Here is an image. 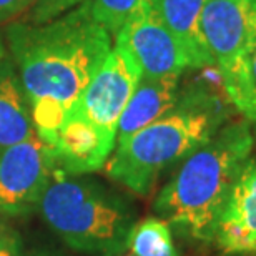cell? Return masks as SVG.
Here are the masks:
<instances>
[{
	"mask_svg": "<svg viewBox=\"0 0 256 256\" xmlns=\"http://www.w3.org/2000/svg\"><path fill=\"white\" fill-rule=\"evenodd\" d=\"M254 133L246 120L223 125L212 140L182 162L162 188L153 212L196 242L212 243L214 224L252 158Z\"/></svg>",
	"mask_w": 256,
	"mask_h": 256,
	"instance_id": "3957f363",
	"label": "cell"
},
{
	"mask_svg": "<svg viewBox=\"0 0 256 256\" xmlns=\"http://www.w3.org/2000/svg\"><path fill=\"white\" fill-rule=\"evenodd\" d=\"M202 34L222 74L230 105L256 124V80L252 57L256 48V0H208Z\"/></svg>",
	"mask_w": 256,
	"mask_h": 256,
	"instance_id": "5b68a950",
	"label": "cell"
},
{
	"mask_svg": "<svg viewBox=\"0 0 256 256\" xmlns=\"http://www.w3.org/2000/svg\"><path fill=\"white\" fill-rule=\"evenodd\" d=\"M180 76H143L125 106L116 126V142L132 136L163 115L180 98Z\"/></svg>",
	"mask_w": 256,
	"mask_h": 256,
	"instance_id": "8fae6325",
	"label": "cell"
},
{
	"mask_svg": "<svg viewBox=\"0 0 256 256\" xmlns=\"http://www.w3.org/2000/svg\"><path fill=\"white\" fill-rule=\"evenodd\" d=\"M35 133L47 143L112 50L110 32L88 0L57 18L15 22L5 30Z\"/></svg>",
	"mask_w": 256,
	"mask_h": 256,
	"instance_id": "6da1fadb",
	"label": "cell"
},
{
	"mask_svg": "<svg viewBox=\"0 0 256 256\" xmlns=\"http://www.w3.org/2000/svg\"><path fill=\"white\" fill-rule=\"evenodd\" d=\"M5 58V44H4V37L0 34V62Z\"/></svg>",
	"mask_w": 256,
	"mask_h": 256,
	"instance_id": "d6986e66",
	"label": "cell"
},
{
	"mask_svg": "<svg viewBox=\"0 0 256 256\" xmlns=\"http://www.w3.org/2000/svg\"><path fill=\"white\" fill-rule=\"evenodd\" d=\"M208 0H153L168 30L185 54L190 68L216 65L202 34V14Z\"/></svg>",
	"mask_w": 256,
	"mask_h": 256,
	"instance_id": "7c38bea8",
	"label": "cell"
},
{
	"mask_svg": "<svg viewBox=\"0 0 256 256\" xmlns=\"http://www.w3.org/2000/svg\"><path fill=\"white\" fill-rule=\"evenodd\" d=\"M200 76L180 92L173 108L116 145L105 163L112 180L138 196H148L168 168L185 160L216 135L230 116L222 74L204 65Z\"/></svg>",
	"mask_w": 256,
	"mask_h": 256,
	"instance_id": "7a4b0ae2",
	"label": "cell"
},
{
	"mask_svg": "<svg viewBox=\"0 0 256 256\" xmlns=\"http://www.w3.org/2000/svg\"><path fill=\"white\" fill-rule=\"evenodd\" d=\"M140 2L142 0H88L94 18L114 35L118 34Z\"/></svg>",
	"mask_w": 256,
	"mask_h": 256,
	"instance_id": "9a60e30c",
	"label": "cell"
},
{
	"mask_svg": "<svg viewBox=\"0 0 256 256\" xmlns=\"http://www.w3.org/2000/svg\"><path fill=\"white\" fill-rule=\"evenodd\" d=\"M37 208L48 226L78 252H115L125 244L133 226L124 203L58 168Z\"/></svg>",
	"mask_w": 256,
	"mask_h": 256,
	"instance_id": "277c9868",
	"label": "cell"
},
{
	"mask_svg": "<svg viewBox=\"0 0 256 256\" xmlns=\"http://www.w3.org/2000/svg\"><path fill=\"white\" fill-rule=\"evenodd\" d=\"M252 70H253V76H254V80H256V48H254L253 57H252Z\"/></svg>",
	"mask_w": 256,
	"mask_h": 256,
	"instance_id": "ffe728a7",
	"label": "cell"
},
{
	"mask_svg": "<svg viewBox=\"0 0 256 256\" xmlns=\"http://www.w3.org/2000/svg\"><path fill=\"white\" fill-rule=\"evenodd\" d=\"M35 126L18 72L8 58L0 62V148L32 138Z\"/></svg>",
	"mask_w": 256,
	"mask_h": 256,
	"instance_id": "4fadbf2b",
	"label": "cell"
},
{
	"mask_svg": "<svg viewBox=\"0 0 256 256\" xmlns=\"http://www.w3.org/2000/svg\"><path fill=\"white\" fill-rule=\"evenodd\" d=\"M125 244L135 256H178L170 224L162 218H145L133 224Z\"/></svg>",
	"mask_w": 256,
	"mask_h": 256,
	"instance_id": "5bb4252c",
	"label": "cell"
},
{
	"mask_svg": "<svg viewBox=\"0 0 256 256\" xmlns=\"http://www.w3.org/2000/svg\"><path fill=\"white\" fill-rule=\"evenodd\" d=\"M115 37L116 44L132 54L143 76L182 75L190 68L180 44L156 12L153 0H142Z\"/></svg>",
	"mask_w": 256,
	"mask_h": 256,
	"instance_id": "ba28073f",
	"label": "cell"
},
{
	"mask_svg": "<svg viewBox=\"0 0 256 256\" xmlns=\"http://www.w3.org/2000/svg\"><path fill=\"white\" fill-rule=\"evenodd\" d=\"M140 78L142 70L132 54L122 44H115L74 110L116 142L118 120Z\"/></svg>",
	"mask_w": 256,
	"mask_h": 256,
	"instance_id": "8992f818",
	"label": "cell"
},
{
	"mask_svg": "<svg viewBox=\"0 0 256 256\" xmlns=\"http://www.w3.org/2000/svg\"><path fill=\"white\" fill-rule=\"evenodd\" d=\"M212 243L226 256H256V158H250L240 173Z\"/></svg>",
	"mask_w": 256,
	"mask_h": 256,
	"instance_id": "30bf717a",
	"label": "cell"
},
{
	"mask_svg": "<svg viewBox=\"0 0 256 256\" xmlns=\"http://www.w3.org/2000/svg\"><path fill=\"white\" fill-rule=\"evenodd\" d=\"M54 172L50 148L38 135L0 148V213L25 214L37 208Z\"/></svg>",
	"mask_w": 256,
	"mask_h": 256,
	"instance_id": "52a82bcc",
	"label": "cell"
},
{
	"mask_svg": "<svg viewBox=\"0 0 256 256\" xmlns=\"http://www.w3.org/2000/svg\"><path fill=\"white\" fill-rule=\"evenodd\" d=\"M34 2L35 0H0V24L14 18Z\"/></svg>",
	"mask_w": 256,
	"mask_h": 256,
	"instance_id": "e0dca14e",
	"label": "cell"
},
{
	"mask_svg": "<svg viewBox=\"0 0 256 256\" xmlns=\"http://www.w3.org/2000/svg\"><path fill=\"white\" fill-rule=\"evenodd\" d=\"M45 145L50 148L55 168L68 175H84L105 166L116 142L72 108Z\"/></svg>",
	"mask_w": 256,
	"mask_h": 256,
	"instance_id": "9c48e42d",
	"label": "cell"
},
{
	"mask_svg": "<svg viewBox=\"0 0 256 256\" xmlns=\"http://www.w3.org/2000/svg\"><path fill=\"white\" fill-rule=\"evenodd\" d=\"M76 2L78 0H35L34 4H37V7H35L34 14L30 15V18H32V22H45V20L54 18L64 8L70 7V5Z\"/></svg>",
	"mask_w": 256,
	"mask_h": 256,
	"instance_id": "2e32d148",
	"label": "cell"
},
{
	"mask_svg": "<svg viewBox=\"0 0 256 256\" xmlns=\"http://www.w3.org/2000/svg\"><path fill=\"white\" fill-rule=\"evenodd\" d=\"M126 256H135V254H126Z\"/></svg>",
	"mask_w": 256,
	"mask_h": 256,
	"instance_id": "7402d4cb",
	"label": "cell"
},
{
	"mask_svg": "<svg viewBox=\"0 0 256 256\" xmlns=\"http://www.w3.org/2000/svg\"><path fill=\"white\" fill-rule=\"evenodd\" d=\"M0 256H18L17 242L10 236H0Z\"/></svg>",
	"mask_w": 256,
	"mask_h": 256,
	"instance_id": "ac0fdd59",
	"label": "cell"
},
{
	"mask_svg": "<svg viewBox=\"0 0 256 256\" xmlns=\"http://www.w3.org/2000/svg\"><path fill=\"white\" fill-rule=\"evenodd\" d=\"M256 125V124H254ZM254 140H256V126H254Z\"/></svg>",
	"mask_w": 256,
	"mask_h": 256,
	"instance_id": "44dd1931",
	"label": "cell"
}]
</instances>
